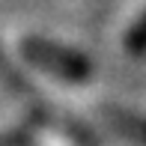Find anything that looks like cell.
<instances>
[{
    "mask_svg": "<svg viewBox=\"0 0 146 146\" xmlns=\"http://www.w3.org/2000/svg\"><path fill=\"white\" fill-rule=\"evenodd\" d=\"M0 84H3L9 92H15V96L30 98V102H33V108H39V110H45V113H48V104H42V98H39L36 87L27 81V75H24V72L18 69V66L12 63L9 57H6L3 45H0Z\"/></svg>",
    "mask_w": 146,
    "mask_h": 146,
    "instance_id": "obj_2",
    "label": "cell"
},
{
    "mask_svg": "<svg viewBox=\"0 0 146 146\" xmlns=\"http://www.w3.org/2000/svg\"><path fill=\"white\" fill-rule=\"evenodd\" d=\"M21 57L27 63L39 66V69L69 81V84H84L92 75V63L81 51L57 45V42H48V39H39V36H27L21 42Z\"/></svg>",
    "mask_w": 146,
    "mask_h": 146,
    "instance_id": "obj_1",
    "label": "cell"
},
{
    "mask_svg": "<svg viewBox=\"0 0 146 146\" xmlns=\"http://www.w3.org/2000/svg\"><path fill=\"white\" fill-rule=\"evenodd\" d=\"M104 116H108V122L119 134H125L128 140L146 146V116H137V113L122 110V108H104Z\"/></svg>",
    "mask_w": 146,
    "mask_h": 146,
    "instance_id": "obj_3",
    "label": "cell"
},
{
    "mask_svg": "<svg viewBox=\"0 0 146 146\" xmlns=\"http://www.w3.org/2000/svg\"><path fill=\"white\" fill-rule=\"evenodd\" d=\"M125 48H128V54H134V57L146 54V12L131 24L128 36H125Z\"/></svg>",
    "mask_w": 146,
    "mask_h": 146,
    "instance_id": "obj_4",
    "label": "cell"
}]
</instances>
